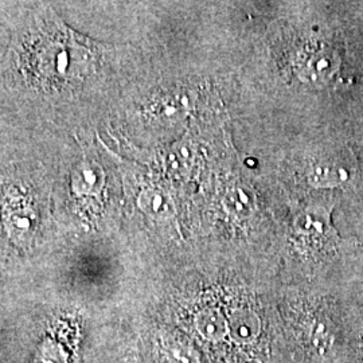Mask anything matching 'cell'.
I'll use <instances>...</instances> for the list:
<instances>
[{
  "mask_svg": "<svg viewBox=\"0 0 363 363\" xmlns=\"http://www.w3.org/2000/svg\"><path fill=\"white\" fill-rule=\"evenodd\" d=\"M15 52L23 74L45 89L86 76L91 64L89 48L50 10L35 15L34 25L18 39Z\"/></svg>",
  "mask_w": 363,
  "mask_h": 363,
  "instance_id": "1",
  "label": "cell"
},
{
  "mask_svg": "<svg viewBox=\"0 0 363 363\" xmlns=\"http://www.w3.org/2000/svg\"><path fill=\"white\" fill-rule=\"evenodd\" d=\"M354 162L346 152H333L319 157L310 169L308 181L315 187H337L350 181Z\"/></svg>",
  "mask_w": 363,
  "mask_h": 363,
  "instance_id": "2",
  "label": "cell"
},
{
  "mask_svg": "<svg viewBox=\"0 0 363 363\" xmlns=\"http://www.w3.org/2000/svg\"><path fill=\"white\" fill-rule=\"evenodd\" d=\"M104 171L89 157L82 159L73 169L72 184L74 194L79 196H99L104 187Z\"/></svg>",
  "mask_w": 363,
  "mask_h": 363,
  "instance_id": "3",
  "label": "cell"
},
{
  "mask_svg": "<svg viewBox=\"0 0 363 363\" xmlns=\"http://www.w3.org/2000/svg\"><path fill=\"white\" fill-rule=\"evenodd\" d=\"M194 327L199 337L210 343H220L229 334V322L218 308L206 307L195 313Z\"/></svg>",
  "mask_w": 363,
  "mask_h": 363,
  "instance_id": "4",
  "label": "cell"
},
{
  "mask_svg": "<svg viewBox=\"0 0 363 363\" xmlns=\"http://www.w3.org/2000/svg\"><path fill=\"white\" fill-rule=\"evenodd\" d=\"M337 54L325 48H320L306 57L304 76L313 81L328 79L337 72Z\"/></svg>",
  "mask_w": 363,
  "mask_h": 363,
  "instance_id": "5",
  "label": "cell"
},
{
  "mask_svg": "<svg viewBox=\"0 0 363 363\" xmlns=\"http://www.w3.org/2000/svg\"><path fill=\"white\" fill-rule=\"evenodd\" d=\"M229 322V334L240 342H249L257 337L259 330V319L250 311L237 310Z\"/></svg>",
  "mask_w": 363,
  "mask_h": 363,
  "instance_id": "6",
  "label": "cell"
},
{
  "mask_svg": "<svg viewBox=\"0 0 363 363\" xmlns=\"http://www.w3.org/2000/svg\"><path fill=\"white\" fill-rule=\"evenodd\" d=\"M162 347L172 363H201L194 346L183 337L175 335L164 337Z\"/></svg>",
  "mask_w": 363,
  "mask_h": 363,
  "instance_id": "7",
  "label": "cell"
},
{
  "mask_svg": "<svg viewBox=\"0 0 363 363\" xmlns=\"http://www.w3.org/2000/svg\"><path fill=\"white\" fill-rule=\"evenodd\" d=\"M307 337L312 349H315V351L322 357L327 355L334 347V342H335L334 331L322 318L315 319L312 322L307 330Z\"/></svg>",
  "mask_w": 363,
  "mask_h": 363,
  "instance_id": "8",
  "label": "cell"
},
{
  "mask_svg": "<svg viewBox=\"0 0 363 363\" xmlns=\"http://www.w3.org/2000/svg\"><path fill=\"white\" fill-rule=\"evenodd\" d=\"M145 202H147L145 208H150L151 211H166V210H169L167 199L164 198L163 194L152 193V194H150V199H145Z\"/></svg>",
  "mask_w": 363,
  "mask_h": 363,
  "instance_id": "9",
  "label": "cell"
}]
</instances>
